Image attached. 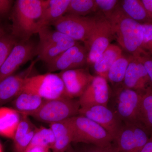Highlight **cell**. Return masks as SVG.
Masks as SVG:
<instances>
[{
	"instance_id": "cell-1",
	"label": "cell",
	"mask_w": 152,
	"mask_h": 152,
	"mask_svg": "<svg viewBox=\"0 0 152 152\" xmlns=\"http://www.w3.org/2000/svg\"><path fill=\"white\" fill-rule=\"evenodd\" d=\"M44 0H17L11 15L12 35L21 40H28L40 29Z\"/></svg>"
},
{
	"instance_id": "cell-2",
	"label": "cell",
	"mask_w": 152,
	"mask_h": 152,
	"mask_svg": "<svg viewBox=\"0 0 152 152\" xmlns=\"http://www.w3.org/2000/svg\"><path fill=\"white\" fill-rule=\"evenodd\" d=\"M105 18L111 26L114 40L122 50L132 56L141 51L143 28L141 24L127 16L118 4L111 13Z\"/></svg>"
},
{
	"instance_id": "cell-3",
	"label": "cell",
	"mask_w": 152,
	"mask_h": 152,
	"mask_svg": "<svg viewBox=\"0 0 152 152\" xmlns=\"http://www.w3.org/2000/svg\"><path fill=\"white\" fill-rule=\"evenodd\" d=\"M67 120L72 133V142L106 147L114 141L103 128L86 117L78 115Z\"/></svg>"
},
{
	"instance_id": "cell-4",
	"label": "cell",
	"mask_w": 152,
	"mask_h": 152,
	"mask_svg": "<svg viewBox=\"0 0 152 152\" xmlns=\"http://www.w3.org/2000/svg\"><path fill=\"white\" fill-rule=\"evenodd\" d=\"M142 94L125 87L122 83L115 86L113 91L111 94L114 103L113 110H111L124 124L144 128L138 119L139 104Z\"/></svg>"
},
{
	"instance_id": "cell-5",
	"label": "cell",
	"mask_w": 152,
	"mask_h": 152,
	"mask_svg": "<svg viewBox=\"0 0 152 152\" xmlns=\"http://www.w3.org/2000/svg\"><path fill=\"white\" fill-rule=\"evenodd\" d=\"M50 26L43 27L37 33L39 41L37 46V55L46 64L78 43Z\"/></svg>"
},
{
	"instance_id": "cell-6",
	"label": "cell",
	"mask_w": 152,
	"mask_h": 152,
	"mask_svg": "<svg viewBox=\"0 0 152 152\" xmlns=\"http://www.w3.org/2000/svg\"><path fill=\"white\" fill-rule=\"evenodd\" d=\"M78 101L67 97L44 100L37 111L31 116L42 122L50 124L59 122L79 115Z\"/></svg>"
},
{
	"instance_id": "cell-7",
	"label": "cell",
	"mask_w": 152,
	"mask_h": 152,
	"mask_svg": "<svg viewBox=\"0 0 152 152\" xmlns=\"http://www.w3.org/2000/svg\"><path fill=\"white\" fill-rule=\"evenodd\" d=\"M95 16L94 24L88 39L84 43L88 51V66H92L114 40L108 20L100 13H96Z\"/></svg>"
},
{
	"instance_id": "cell-8",
	"label": "cell",
	"mask_w": 152,
	"mask_h": 152,
	"mask_svg": "<svg viewBox=\"0 0 152 152\" xmlns=\"http://www.w3.org/2000/svg\"><path fill=\"white\" fill-rule=\"evenodd\" d=\"M23 88L44 100L66 97L64 85L58 74L48 72L29 76L26 79Z\"/></svg>"
},
{
	"instance_id": "cell-9",
	"label": "cell",
	"mask_w": 152,
	"mask_h": 152,
	"mask_svg": "<svg viewBox=\"0 0 152 152\" xmlns=\"http://www.w3.org/2000/svg\"><path fill=\"white\" fill-rule=\"evenodd\" d=\"M95 21V15L82 17L65 14L51 26L76 42L85 43L91 34Z\"/></svg>"
},
{
	"instance_id": "cell-10",
	"label": "cell",
	"mask_w": 152,
	"mask_h": 152,
	"mask_svg": "<svg viewBox=\"0 0 152 152\" xmlns=\"http://www.w3.org/2000/svg\"><path fill=\"white\" fill-rule=\"evenodd\" d=\"M37 48L30 39L18 41L0 68V81L14 75L20 66L31 60L37 55Z\"/></svg>"
},
{
	"instance_id": "cell-11",
	"label": "cell",
	"mask_w": 152,
	"mask_h": 152,
	"mask_svg": "<svg viewBox=\"0 0 152 152\" xmlns=\"http://www.w3.org/2000/svg\"><path fill=\"white\" fill-rule=\"evenodd\" d=\"M88 51L84 46L77 43L47 63L48 72L84 68L87 65Z\"/></svg>"
},
{
	"instance_id": "cell-12",
	"label": "cell",
	"mask_w": 152,
	"mask_h": 152,
	"mask_svg": "<svg viewBox=\"0 0 152 152\" xmlns=\"http://www.w3.org/2000/svg\"><path fill=\"white\" fill-rule=\"evenodd\" d=\"M150 138L144 128L124 123L114 142L119 152H140Z\"/></svg>"
},
{
	"instance_id": "cell-13",
	"label": "cell",
	"mask_w": 152,
	"mask_h": 152,
	"mask_svg": "<svg viewBox=\"0 0 152 152\" xmlns=\"http://www.w3.org/2000/svg\"><path fill=\"white\" fill-rule=\"evenodd\" d=\"M79 115L86 117L99 125L111 136L114 141L124 124L108 106L97 105L80 108Z\"/></svg>"
},
{
	"instance_id": "cell-14",
	"label": "cell",
	"mask_w": 152,
	"mask_h": 152,
	"mask_svg": "<svg viewBox=\"0 0 152 152\" xmlns=\"http://www.w3.org/2000/svg\"><path fill=\"white\" fill-rule=\"evenodd\" d=\"M65 87L66 97H80L94 78L88 67L62 71L58 73Z\"/></svg>"
},
{
	"instance_id": "cell-15",
	"label": "cell",
	"mask_w": 152,
	"mask_h": 152,
	"mask_svg": "<svg viewBox=\"0 0 152 152\" xmlns=\"http://www.w3.org/2000/svg\"><path fill=\"white\" fill-rule=\"evenodd\" d=\"M111 94L108 81L100 76L96 75L94 76L92 81L78 101L80 108L107 106Z\"/></svg>"
},
{
	"instance_id": "cell-16",
	"label": "cell",
	"mask_w": 152,
	"mask_h": 152,
	"mask_svg": "<svg viewBox=\"0 0 152 152\" xmlns=\"http://www.w3.org/2000/svg\"><path fill=\"white\" fill-rule=\"evenodd\" d=\"M122 83L126 88L143 94L152 86V81L142 65L132 56Z\"/></svg>"
},
{
	"instance_id": "cell-17",
	"label": "cell",
	"mask_w": 152,
	"mask_h": 152,
	"mask_svg": "<svg viewBox=\"0 0 152 152\" xmlns=\"http://www.w3.org/2000/svg\"><path fill=\"white\" fill-rule=\"evenodd\" d=\"M35 63L33 62L28 68L20 73L14 74L0 81V106L12 102L20 92Z\"/></svg>"
},
{
	"instance_id": "cell-18",
	"label": "cell",
	"mask_w": 152,
	"mask_h": 152,
	"mask_svg": "<svg viewBox=\"0 0 152 152\" xmlns=\"http://www.w3.org/2000/svg\"><path fill=\"white\" fill-rule=\"evenodd\" d=\"M44 101L38 95L23 88L12 101V108L22 115L31 116L40 107Z\"/></svg>"
},
{
	"instance_id": "cell-19",
	"label": "cell",
	"mask_w": 152,
	"mask_h": 152,
	"mask_svg": "<svg viewBox=\"0 0 152 152\" xmlns=\"http://www.w3.org/2000/svg\"><path fill=\"white\" fill-rule=\"evenodd\" d=\"M27 116L22 115L12 140L15 152H24L28 146L38 128Z\"/></svg>"
},
{
	"instance_id": "cell-20",
	"label": "cell",
	"mask_w": 152,
	"mask_h": 152,
	"mask_svg": "<svg viewBox=\"0 0 152 152\" xmlns=\"http://www.w3.org/2000/svg\"><path fill=\"white\" fill-rule=\"evenodd\" d=\"M70 1L71 0H44L40 29L51 26L65 15Z\"/></svg>"
},
{
	"instance_id": "cell-21",
	"label": "cell",
	"mask_w": 152,
	"mask_h": 152,
	"mask_svg": "<svg viewBox=\"0 0 152 152\" xmlns=\"http://www.w3.org/2000/svg\"><path fill=\"white\" fill-rule=\"evenodd\" d=\"M123 54L122 50L119 46L111 44L92 65L96 75L107 80L110 68Z\"/></svg>"
},
{
	"instance_id": "cell-22",
	"label": "cell",
	"mask_w": 152,
	"mask_h": 152,
	"mask_svg": "<svg viewBox=\"0 0 152 152\" xmlns=\"http://www.w3.org/2000/svg\"><path fill=\"white\" fill-rule=\"evenodd\" d=\"M54 135V144L51 149L58 152H65L72 142V133L67 119L49 124Z\"/></svg>"
},
{
	"instance_id": "cell-23",
	"label": "cell",
	"mask_w": 152,
	"mask_h": 152,
	"mask_svg": "<svg viewBox=\"0 0 152 152\" xmlns=\"http://www.w3.org/2000/svg\"><path fill=\"white\" fill-rule=\"evenodd\" d=\"M20 119V114L12 108L0 107V135L12 139Z\"/></svg>"
},
{
	"instance_id": "cell-24",
	"label": "cell",
	"mask_w": 152,
	"mask_h": 152,
	"mask_svg": "<svg viewBox=\"0 0 152 152\" xmlns=\"http://www.w3.org/2000/svg\"><path fill=\"white\" fill-rule=\"evenodd\" d=\"M118 5L124 13L141 24L152 23L144 10L140 0H122L119 1Z\"/></svg>"
},
{
	"instance_id": "cell-25",
	"label": "cell",
	"mask_w": 152,
	"mask_h": 152,
	"mask_svg": "<svg viewBox=\"0 0 152 152\" xmlns=\"http://www.w3.org/2000/svg\"><path fill=\"white\" fill-rule=\"evenodd\" d=\"M138 119L140 124L148 132L152 128V89L148 87L142 94L139 104Z\"/></svg>"
},
{
	"instance_id": "cell-26",
	"label": "cell",
	"mask_w": 152,
	"mask_h": 152,
	"mask_svg": "<svg viewBox=\"0 0 152 152\" xmlns=\"http://www.w3.org/2000/svg\"><path fill=\"white\" fill-rule=\"evenodd\" d=\"M132 57V55L126 56L123 54L110 68L107 75V81L110 82L113 86L123 83Z\"/></svg>"
},
{
	"instance_id": "cell-27",
	"label": "cell",
	"mask_w": 152,
	"mask_h": 152,
	"mask_svg": "<svg viewBox=\"0 0 152 152\" xmlns=\"http://www.w3.org/2000/svg\"><path fill=\"white\" fill-rule=\"evenodd\" d=\"M96 12L95 0H71L66 14L86 17Z\"/></svg>"
},
{
	"instance_id": "cell-28",
	"label": "cell",
	"mask_w": 152,
	"mask_h": 152,
	"mask_svg": "<svg viewBox=\"0 0 152 152\" xmlns=\"http://www.w3.org/2000/svg\"><path fill=\"white\" fill-rule=\"evenodd\" d=\"M55 141L54 135L52 130L50 128L41 127L38 128L30 145L43 146L51 149Z\"/></svg>"
},
{
	"instance_id": "cell-29",
	"label": "cell",
	"mask_w": 152,
	"mask_h": 152,
	"mask_svg": "<svg viewBox=\"0 0 152 152\" xmlns=\"http://www.w3.org/2000/svg\"><path fill=\"white\" fill-rule=\"evenodd\" d=\"M18 42L16 38L7 32L0 37V68Z\"/></svg>"
},
{
	"instance_id": "cell-30",
	"label": "cell",
	"mask_w": 152,
	"mask_h": 152,
	"mask_svg": "<svg viewBox=\"0 0 152 152\" xmlns=\"http://www.w3.org/2000/svg\"><path fill=\"white\" fill-rule=\"evenodd\" d=\"M119 1L118 0H95L96 9V13H100L105 17H107L115 9Z\"/></svg>"
},
{
	"instance_id": "cell-31",
	"label": "cell",
	"mask_w": 152,
	"mask_h": 152,
	"mask_svg": "<svg viewBox=\"0 0 152 152\" xmlns=\"http://www.w3.org/2000/svg\"><path fill=\"white\" fill-rule=\"evenodd\" d=\"M143 28L142 41L141 49L143 50L152 53V23L141 24Z\"/></svg>"
},
{
	"instance_id": "cell-32",
	"label": "cell",
	"mask_w": 152,
	"mask_h": 152,
	"mask_svg": "<svg viewBox=\"0 0 152 152\" xmlns=\"http://www.w3.org/2000/svg\"><path fill=\"white\" fill-rule=\"evenodd\" d=\"M135 57L145 69L151 80L152 81V54L142 50L138 53L133 56Z\"/></svg>"
},
{
	"instance_id": "cell-33",
	"label": "cell",
	"mask_w": 152,
	"mask_h": 152,
	"mask_svg": "<svg viewBox=\"0 0 152 152\" xmlns=\"http://www.w3.org/2000/svg\"><path fill=\"white\" fill-rule=\"evenodd\" d=\"M81 152H119V151L116 145H113L112 144L106 147L88 145L84 147Z\"/></svg>"
},
{
	"instance_id": "cell-34",
	"label": "cell",
	"mask_w": 152,
	"mask_h": 152,
	"mask_svg": "<svg viewBox=\"0 0 152 152\" xmlns=\"http://www.w3.org/2000/svg\"><path fill=\"white\" fill-rule=\"evenodd\" d=\"M14 2L12 0H0V22L10 13Z\"/></svg>"
},
{
	"instance_id": "cell-35",
	"label": "cell",
	"mask_w": 152,
	"mask_h": 152,
	"mask_svg": "<svg viewBox=\"0 0 152 152\" xmlns=\"http://www.w3.org/2000/svg\"><path fill=\"white\" fill-rule=\"evenodd\" d=\"M48 147L39 145H29L24 152H50Z\"/></svg>"
},
{
	"instance_id": "cell-36",
	"label": "cell",
	"mask_w": 152,
	"mask_h": 152,
	"mask_svg": "<svg viewBox=\"0 0 152 152\" xmlns=\"http://www.w3.org/2000/svg\"><path fill=\"white\" fill-rule=\"evenodd\" d=\"M142 6L150 18L152 19V0H140Z\"/></svg>"
},
{
	"instance_id": "cell-37",
	"label": "cell",
	"mask_w": 152,
	"mask_h": 152,
	"mask_svg": "<svg viewBox=\"0 0 152 152\" xmlns=\"http://www.w3.org/2000/svg\"><path fill=\"white\" fill-rule=\"evenodd\" d=\"M140 152H152V137L149 140Z\"/></svg>"
},
{
	"instance_id": "cell-38",
	"label": "cell",
	"mask_w": 152,
	"mask_h": 152,
	"mask_svg": "<svg viewBox=\"0 0 152 152\" xmlns=\"http://www.w3.org/2000/svg\"><path fill=\"white\" fill-rule=\"evenodd\" d=\"M7 33L1 22H0V37Z\"/></svg>"
},
{
	"instance_id": "cell-39",
	"label": "cell",
	"mask_w": 152,
	"mask_h": 152,
	"mask_svg": "<svg viewBox=\"0 0 152 152\" xmlns=\"http://www.w3.org/2000/svg\"><path fill=\"white\" fill-rule=\"evenodd\" d=\"M65 152H79L77 151H76V150L74 149L71 146V145L69 146V147L66 150V151Z\"/></svg>"
},
{
	"instance_id": "cell-40",
	"label": "cell",
	"mask_w": 152,
	"mask_h": 152,
	"mask_svg": "<svg viewBox=\"0 0 152 152\" xmlns=\"http://www.w3.org/2000/svg\"><path fill=\"white\" fill-rule=\"evenodd\" d=\"M0 152H3L2 146L1 143H0Z\"/></svg>"
},
{
	"instance_id": "cell-41",
	"label": "cell",
	"mask_w": 152,
	"mask_h": 152,
	"mask_svg": "<svg viewBox=\"0 0 152 152\" xmlns=\"http://www.w3.org/2000/svg\"><path fill=\"white\" fill-rule=\"evenodd\" d=\"M53 152H58L54 151H53Z\"/></svg>"
}]
</instances>
